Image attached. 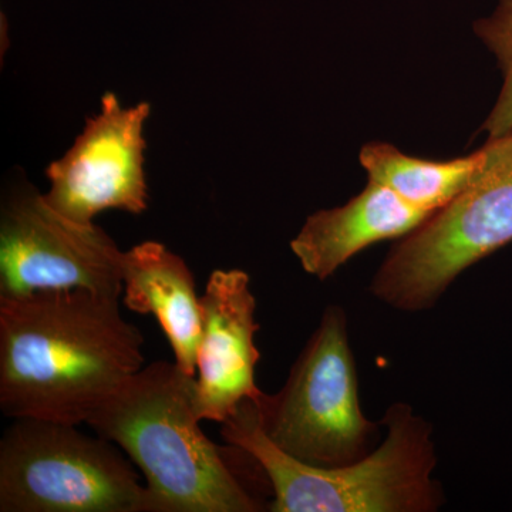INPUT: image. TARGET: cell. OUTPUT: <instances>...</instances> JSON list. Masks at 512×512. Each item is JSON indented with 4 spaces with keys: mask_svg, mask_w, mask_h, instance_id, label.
Returning <instances> with one entry per match:
<instances>
[{
    "mask_svg": "<svg viewBox=\"0 0 512 512\" xmlns=\"http://www.w3.org/2000/svg\"><path fill=\"white\" fill-rule=\"evenodd\" d=\"M116 242L96 224L64 217L30 185L3 198L0 211V296L87 289L123 296Z\"/></svg>",
    "mask_w": 512,
    "mask_h": 512,
    "instance_id": "obj_7",
    "label": "cell"
},
{
    "mask_svg": "<svg viewBox=\"0 0 512 512\" xmlns=\"http://www.w3.org/2000/svg\"><path fill=\"white\" fill-rule=\"evenodd\" d=\"M473 180L404 237L373 278L380 301L417 312L439 301L461 272L512 242V131L488 137Z\"/></svg>",
    "mask_w": 512,
    "mask_h": 512,
    "instance_id": "obj_4",
    "label": "cell"
},
{
    "mask_svg": "<svg viewBox=\"0 0 512 512\" xmlns=\"http://www.w3.org/2000/svg\"><path fill=\"white\" fill-rule=\"evenodd\" d=\"M0 512H148L147 491L111 441L16 419L0 440Z\"/></svg>",
    "mask_w": 512,
    "mask_h": 512,
    "instance_id": "obj_5",
    "label": "cell"
},
{
    "mask_svg": "<svg viewBox=\"0 0 512 512\" xmlns=\"http://www.w3.org/2000/svg\"><path fill=\"white\" fill-rule=\"evenodd\" d=\"M202 329L197 353V412L201 420L224 423L247 400L258 402L259 350L256 301L241 269H215L200 296Z\"/></svg>",
    "mask_w": 512,
    "mask_h": 512,
    "instance_id": "obj_9",
    "label": "cell"
},
{
    "mask_svg": "<svg viewBox=\"0 0 512 512\" xmlns=\"http://www.w3.org/2000/svg\"><path fill=\"white\" fill-rule=\"evenodd\" d=\"M386 440L375 453L339 467H318L289 456L262 429L254 400L222 423L221 437L248 454L274 488L272 512H430L439 510L431 429L412 407L387 410Z\"/></svg>",
    "mask_w": 512,
    "mask_h": 512,
    "instance_id": "obj_3",
    "label": "cell"
},
{
    "mask_svg": "<svg viewBox=\"0 0 512 512\" xmlns=\"http://www.w3.org/2000/svg\"><path fill=\"white\" fill-rule=\"evenodd\" d=\"M195 392L194 376L157 360L121 384L86 424L140 468L148 512L259 511L202 431Z\"/></svg>",
    "mask_w": 512,
    "mask_h": 512,
    "instance_id": "obj_2",
    "label": "cell"
},
{
    "mask_svg": "<svg viewBox=\"0 0 512 512\" xmlns=\"http://www.w3.org/2000/svg\"><path fill=\"white\" fill-rule=\"evenodd\" d=\"M123 303L138 315L156 316L175 363L194 376L202 329L200 296L184 259L165 245L146 241L121 256Z\"/></svg>",
    "mask_w": 512,
    "mask_h": 512,
    "instance_id": "obj_11",
    "label": "cell"
},
{
    "mask_svg": "<svg viewBox=\"0 0 512 512\" xmlns=\"http://www.w3.org/2000/svg\"><path fill=\"white\" fill-rule=\"evenodd\" d=\"M431 215L369 180L348 204L312 214L292 239L291 249L306 274L326 281L363 249L404 238Z\"/></svg>",
    "mask_w": 512,
    "mask_h": 512,
    "instance_id": "obj_10",
    "label": "cell"
},
{
    "mask_svg": "<svg viewBox=\"0 0 512 512\" xmlns=\"http://www.w3.org/2000/svg\"><path fill=\"white\" fill-rule=\"evenodd\" d=\"M150 104L121 106L106 93L100 113L86 126L60 160L47 167L46 201L70 220L93 224L107 210L143 214L148 207L144 126Z\"/></svg>",
    "mask_w": 512,
    "mask_h": 512,
    "instance_id": "obj_8",
    "label": "cell"
},
{
    "mask_svg": "<svg viewBox=\"0 0 512 512\" xmlns=\"http://www.w3.org/2000/svg\"><path fill=\"white\" fill-rule=\"evenodd\" d=\"M262 429L289 456L318 467L363 458L376 424L362 412L348 319L330 305L296 360L284 389L256 402Z\"/></svg>",
    "mask_w": 512,
    "mask_h": 512,
    "instance_id": "obj_6",
    "label": "cell"
},
{
    "mask_svg": "<svg viewBox=\"0 0 512 512\" xmlns=\"http://www.w3.org/2000/svg\"><path fill=\"white\" fill-rule=\"evenodd\" d=\"M360 164L370 181L384 185L421 211L434 214L450 204L473 180L481 151L448 161L407 156L392 144L367 143Z\"/></svg>",
    "mask_w": 512,
    "mask_h": 512,
    "instance_id": "obj_12",
    "label": "cell"
},
{
    "mask_svg": "<svg viewBox=\"0 0 512 512\" xmlns=\"http://www.w3.org/2000/svg\"><path fill=\"white\" fill-rule=\"evenodd\" d=\"M477 36L497 59L503 74V87L497 103L484 124L488 137L512 131V0H498L497 9L474 25Z\"/></svg>",
    "mask_w": 512,
    "mask_h": 512,
    "instance_id": "obj_13",
    "label": "cell"
},
{
    "mask_svg": "<svg viewBox=\"0 0 512 512\" xmlns=\"http://www.w3.org/2000/svg\"><path fill=\"white\" fill-rule=\"evenodd\" d=\"M143 367L144 335L121 315L119 296H0V410L9 419L80 426Z\"/></svg>",
    "mask_w": 512,
    "mask_h": 512,
    "instance_id": "obj_1",
    "label": "cell"
}]
</instances>
